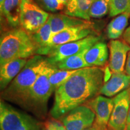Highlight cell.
<instances>
[{"instance_id":"obj_7","label":"cell","mask_w":130,"mask_h":130,"mask_svg":"<svg viewBox=\"0 0 130 130\" xmlns=\"http://www.w3.org/2000/svg\"><path fill=\"white\" fill-rule=\"evenodd\" d=\"M100 40V37L92 35L77 41L53 47L49 52L47 58L50 64L54 66L56 63L68 57L80 53L86 49L91 48Z\"/></svg>"},{"instance_id":"obj_13","label":"cell","mask_w":130,"mask_h":130,"mask_svg":"<svg viewBox=\"0 0 130 130\" xmlns=\"http://www.w3.org/2000/svg\"><path fill=\"white\" fill-rule=\"evenodd\" d=\"M130 87V77L123 72L113 73L110 79L104 84L100 93L108 97L116 96Z\"/></svg>"},{"instance_id":"obj_27","label":"cell","mask_w":130,"mask_h":130,"mask_svg":"<svg viewBox=\"0 0 130 130\" xmlns=\"http://www.w3.org/2000/svg\"><path fill=\"white\" fill-rule=\"evenodd\" d=\"M123 36L125 42L130 45V26L128 28H126L125 32H123Z\"/></svg>"},{"instance_id":"obj_9","label":"cell","mask_w":130,"mask_h":130,"mask_svg":"<svg viewBox=\"0 0 130 130\" xmlns=\"http://www.w3.org/2000/svg\"><path fill=\"white\" fill-rule=\"evenodd\" d=\"M95 115L90 107L82 105L65 115L61 122L68 130H85L93 125Z\"/></svg>"},{"instance_id":"obj_28","label":"cell","mask_w":130,"mask_h":130,"mask_svg":"<svg viewBox=\"0 0 130 130\" xmlns=\"http://www.w3.org/2000/svg\"><path fill=\"white\" fill-rule=\"evenodd\" d=\"M125 72L126 74L130 77V51L128 54L127 59L126 61V66H125Z\"/></svg>"},{"instance_id":"obj_1","label":"cell","mask_w":130,"mask_h":130,"mask_svg":"<svg viewBox=\"0 0 130 130\" xmlns=\"http://www.w3.org/2000/svg\"><path fill=\"white\" fill-rule=\"evenodd\" d=\"M105 82V71L98 66L78 69L55 90V100L51 110L54 119L69 113L100 93Z\"/></svg>"},{"instance_id":"obj_15","label":"cell","mask_w":130,"mask_h":130,"mask_svg":"<svg viewBox=\"0 0 130 130\" xmlns=\"http://www.w3.org/2000/svg\"><path fill=\"white\" fill-rule=\"evenodd\" d=\"M48 21L51 25L52 36L66 28L89 23L88 21L63 14H50Z\"/></svg>"},{"instance_id":"obj_25","label":"cell","mask_w":130,"mask_h":130,"mask_svg":"<svg viewBox=\"0 0 130 130\" xmlns=\"http://www.w3.org/2000/svg\"><path fill=\"white\" fill-rule=\"evenodd\" d=\"M40 1L45 9L53 12L62 10L65 5L60 0H39Z\"/></svg>"},{"instance_id":"obj_22","label":"cell","mask_w":130,"mask_h":130,"mask_svg":"<svg viewBox=\"0 0 130 130\" xmlns=\"http://www.w3.org/2000/svg\"><path fill=\"white\" fill-rule=\"evenodd\" d=\"M110 12L108 0H93L90 9V18H101Z\"/></svg>"},{"instance_id":"obj_3","label":"cell","mask_w":130,"mask_h":130,"mask_svg":"<svg viewBox=\"0 0 130 130\" xmlns=\"http://www.w3.org/2000/svg\"><path fill=\"white\" fill-rule=\"evenodd\" d=\"M39 48L31 34L23 28H14L4 34L0 40V64L13 60L38 55Z\"/></svg>"},{"instance_id":"obj_12","label":"cell","mask_w":130,"mask_h":130,"mask_svg":"<svg viewBox=\"0 0 130 130\" xmlns=\"http://www.w3.org/2000/svg\"><path fill=\"white\" fill-rule=\"evenodd\" d=\"M109 68L113 73L123 72L130 46L121 40H112L109 43Z\"/></svg>"},{"instance_id":"obj_23","label":"cell","mask_w":130,"mask_h":130,"mask_svg":"<svg viewBox=\"0 0 130 130\" xmlns=\"http://www.w3.org/2000/svg\"><path fill=\"white\" fill-rule=\"evenodd\" d=\"M77 70H60L57 69L50 77V82L56 90Z\"/></svg>"},{"instance_id":"obj_5","label":"cell","mask_w":130,"mask_h":130,"mask_svg":"<svg viewBox=\"0 0 130 130\" xmlns=\"http://www.w3.org/2000/svg\"><path fill=\"white\" fill-rule=\"evenodd\" d=\"M1 130H40L35 119L6 102H0Z\"/></svg>"},{"instance_id":"obj_20","label":"cell","mask_w":130,"mask_h":130,"mask_svg":"<svg viewBox=\"0 0 130 130\" xmlns=\"http://www.w3.org/2000/svg\"><path fill=\"white\" fill-rule=\"evenodd\" d=\"M89 49H86L80 53L68 57L56 63L54 66L60 70H78L84 68L91 67L86 62L85 59L86 53Z\"/></svg>"},{"instance_id":"obj_21","label":"cell","mask_w":130,"mask_h":130,"mask_svg":"<svg viewBox=\"0 0 130 130\" xmlns=\"http://www.w3.org/2000/svg\"><path fill=\"white\" fill-rule=\"evenodd\" d=\"M130 12L119 14L108 24L107 28V36L110 39L115 40L121 36L128 25Z\"/></svg>"},{"instance_id":"obj_33","label":"cell","mask_w":130,"mask_h":130,"mask_svg":"<svg viewBox=\"0 0 130 130\" xmlns=\"http://www.w3.org/2000/svg\"><path fill=\"white\" fill-rule=\"evenodd\" d=\"M42 130H45V129H42Z\"/></svg>"},{"instance_id":"obj_8","label":"cell","mask_w":130,"mask_h":130,"mask_svg":"<svg viewBox=\"0 0 130 130\" xmlns=\"http://www.w3.org/2000/svg\"><path fill=\"white\" fill-rule=\"evenodd\" d=\"M114 107L108 124V130H126L130 107V87L113 98Z\"/></svg>"},{"instance_id":"obj_10","label":"cell","mask_w":130,"mask_h":130,"mask_svg":"<svg viewBox=\"0 0 130 130\" xmlns=\"http://www.w3.org/2000/svg\"><path fill=\"white\" fill-rule=\"evenodd\" d=\"M95 115L93 125L98 130H108V124L114 107L113 99L97 96L86 104Z\"/></svg>"},{"instance_id":"obj_31","label":"cell","mask_w":130,"mask_h":130,"mask_svg":"<svg viewBox=\"0 0 130 130\" xmlns=\"http://www.w3.org/2000/svg\"><path fill=\"white\" fill-rule=\"evenodd\" d=\"M85 130H98V129L93 125H92V126H90V127L87 128V129H86Z\"/></svg>"},{"instance_id":"obj_29","label":"cell","mask_w":130,"mask_h":130,"mask_svg":"<svg viewBox=\"0 0 130 130\" xmlns=\"http://www.w3.org/2000/svg\"><path fill=\"white\" fill-rule=\"evenodd\" d=\"M126 130H130V107L127 119V122H126Z\"/></svg>"},{"instance_id":"obj_19","label":"cell","mask_w":130,"mask_h":130,"mask_svg":"<svg viewBox=\"0 0 130 130\" xmlns=\"http://www.w3.org/2000/svg\"><path fill=\"white\" fill-rule=\"evenodd\" d=\"M31 35L39 48L37 54L47 56L48 45L52 37L51 27L48 20L41 28Z\"/></svg>"},{"instance_id":"obj_24","label":"cell","mask_w":130,"mask_h":130,"mask_svg":"<svg viewBox=\"0 0 130 130\" xmlns=\"http://www.w3.org/2000/svg\"><path fill=\"white\" fill-rule=\"evenodd\" d=\"M110 16H118L123 13L130 12V0H108Z\"/></svg>"},{"instance_id":"obj_26","label":"cell","mask_w":130,"mask_h":130,"mask_svg":"<svg viewBox=\"0 0 130 130\" xmlns=\"http://www.w3.org/2000/svg\"><path fill=\"white\" fill-rule=\"evenodd\" d=\"M45 130H68L63 125V123H61L56 120H50L46 122L45 124Z\"/></svg>"},{"instance_id":"obj_17","label":"cell","mask_w":130,"mask_h":130,"mask_svg":"<svg viewBox=\"0 0 130 130\" xmlns=\"http://www.w3.org/2000/svg\"><path fill=\"white\" fill-rule=\"evenodd\" d=\"M93 0H69L65 6V13L67 15L88 21L91 5Z\"/></svg>"},{"instance_id":"obj_2","label":"cell","mask_w":130,"mask_h":130,"mask_svg":"<svg viewBox=\"0 0 130 130\" xmlns=\"http://www.w3.org/2000/svg\"><path fill=\"white\" fill-rule=\"evenodd\" d=\"M50 64L48 58L41 55L31 57L15 78L3 91L1 97L5 100L22 105L39 75Z\"/></svg>"},{"instance_id":"obj_11","label":"cell","mask_w":130,"mask_h":130,"mask_svg":"<svg viewBox=\"0 0 130 130\" xmlns=\"http://www.w3.org/2000/svg\"><path fill=\"white\" fill-rule=\"evenodd\" d=\"M91 32L92 30L89 22L84 25L66 28L55 34L52 36L49 43L47 56L53 47L82 39L90 35Z\"/></svg>"},{"instance_id":"obj_32","label":"cell","mask_w":130,"mask_h":130,"mask_svg":"<svg viewBox=\"0 0 130 130\" xmlns=\"http://www.w3.org/2000/svg\"><path fill=\"white\" fill-rule=\"evenodd\" d=\"M60 1L61 2H62L63 4L66 6V4H67V3L68 2V1H69V0H60Z\"/></svg>"},{"instance_id":"obj_18","label":"cell","mask_w":130,"mask_h":130,"mask_svg":"<svg viewBox=\"0 0 130 130\" xmlns=\"http://www.w3.org/2000/svg\"><path fill=\"white\" fill-rule=\"evenodd\" d=\"M22 0H5L1 14L13 27L20 25V12Z\"/></svg>"},{"instance_id":"obj_14","label":"cell","mask_w":130,"mask_h":130,"mask_svg":"<svg viewBox=\"0 0 130 130\" xmlns=\"http://www.w3.org/2000/svg\"><path fill=\"white\" fill-rule=\"evenodd\" d=\"M27 61L25 58H19L1 65L0 88L1 91L7 88L10 83L15 78L25 66Z\"/></svg>"},{"instance_id":"obj_6","label":"cell","mask_w":130,"mask_h":130,"mask_svg":"<svg viewBox=\"0 0 130 130\" xmlns=\"http://www.w3.org/2000/svg\"><path fill=\"white\" fill-rule=\"evenodd\" d=\"M50 14L32 0H22L20 25L28 33L33 34L48 21Z\"/></svg>"},{"instance_id":"obj_30","label":"cell","mask_w":130,"mask_h":130,"mask_svg":"<svg viewBox=\"0 0 130 130\" xmlns=\"http://www.w3.org/2000/svg\"><path fill=\"white\" fill-rule=\"evenodd\" d=\"M5 0H0V10L3 9V4H4Z\"/></svg>"},{"instance_id":"obj_4","label":"cell","mask_w":130,"mask_h":130,"mask_svg":"<svg viewBox=\"0 0 130 130\" xmlns=\"http://www.w3.org/2000/svg\"><path fill=\"white\" fill-rule=\"evenodd\" d=\"M57 69L50 64L43 70L29 91L22 105L35 110L46 106L49 98L55 91L50 82V77Z\"/></svg>"},{"instance_id":"obj_16","label":"cell","mask_w":130,"mask_h":130,"mask_svg":"<svg viewBox=\"0 0 130 130\" xmlns=\"http://www.w3.org/2000/svg\"><path fill=\"white\" fill-rule=\"evenodd\" d=\"M108 58V46L104 42H98L86 52L85 59L90 66H103Z\"/></svg>"}]
</instances>
